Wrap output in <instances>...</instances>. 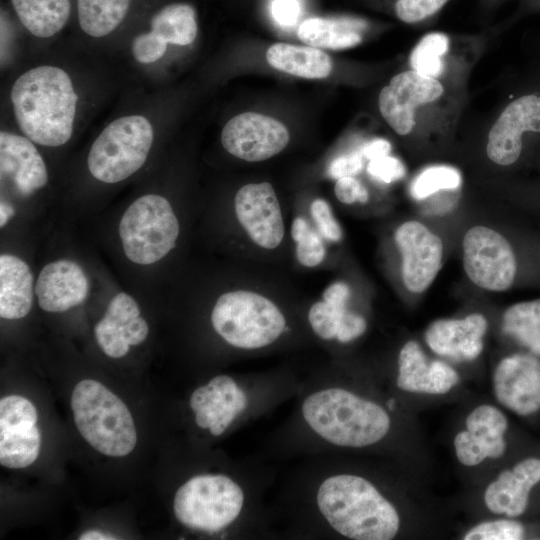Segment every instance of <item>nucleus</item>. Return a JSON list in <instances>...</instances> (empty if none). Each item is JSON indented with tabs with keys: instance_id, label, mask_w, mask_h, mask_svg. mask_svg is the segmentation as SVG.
I'll return each instance as SVG.
<instances>
[{
	"instance_id": "nucleus-24",
	"label": "nucleus",
	"mask_w": 540,
	"mask_h": 540,
	"mask_svg": "<svg viewBox=\"0 0 540 540\" xmlns=\"http://www.w3.org/2000/svg\"><path fill=\"white\" fill-rule=\"evenodd\" d=\"M28 264L17 256H0V316L20 319L31 310L35 292Z\"/></svg>"
},
{
	"instance_id": "nucleus-44",
	"label": "nucleus",
	"mask_w": 540,
	"mask_h": 540,
	"mask_svg": "<svg viewBox=\"0 0 540 540\" xmlns=\"http://www.w3.org/2000/svg\"><path fill=\"white\" fill-rule=\"evenodd\" d=\"M124 326L125 336L130 345L141 344L149 333V327L144 318L138 316L131 319Z\"/></svg>"
},
{
	"instance_id": "nucleus-23",
	"label": "nucleus",
	"mask_w": 540,
	"mask_h": 540,
	"mask_svg": "<svg viewBox=\"0 0 540 540\" xmlns=\"http://www.w3.org/2000/svg\"><path fill=\"white\" fill-rule=\"evenodd\" d=\"M369 28L370 22L356 15L314 16L300 23L297 36L308 46L339 50L361 43Z\"/></svg>"
},
{
	"instance_id": "nucleus-47",
	"label": "nucleus",
	"mask_w": 540,
	"mask_h": 540,
	"mask_svg": "<svg viewBox=\"0 0 540 540\" xmlns=\"http://www.w3.org/2000/svg\"><path fill=\"white\" fill-rule=\"evenodd\" d=\"M208 386L220 390L227 398H229L235 391L239 389L234 380L226 375H219L211 379Z\"/></svg>"
},
{
	"instance_id": "nucleus-35",
	"label": "nucleus",
	"mask_w": 540,
	"mask_h": 540,
	"mask_svg": "<svg viewBox=\"0 0 540 540\" xmlns=\"http://www.w3.org/2000/svg\"><path fill=\"white\" fill-rule=\"evenodd\" d=\"M95 337L102 351L111 358L124 357L131 346L125 336L124 326L118 325L105 316L94 328Z\"/></svg>"
},
{
	"instance_id": "nucleus-50",
	"label": "nucleus",
	"mask_w": 540,
	"mask_h": 540,
	"mask_svg": "<svg viewBox=\"0 0 540 540\" xmlns=\"http://www.w3.org/2000/svg\"><path fill=\"white\" fill-rule=\"evenodd\" d=\"M107 539H115V537L105 534L101 531H97V530L86 531L79 537V540H107Z\"/></svg>"
},
{
	"instance_id": "nucleus-25",
	"label": "nucleus",
	"mask_w": 540,
	"mask_h": 540,
	"mask_svg": "<svg viewBox=\"0 0 540 540\" xmlns=\"http://www.w3.org/2000/svg\"><path fill=\"white\" fill-rule=\"evenodd\" d=\"M266 60L277 70L307 79L326 78L333 67L330 56L323 50L288 43L271 45Z\"/></svg>"
},
{
	"instance_id": "nucleus-13",
	"label": "nucleus",
	"mask_w": 540,
	"mask_h": 540,
	"mask_svg": "<svg viewBox=\"0 0 540 540\" xmlns=\"http://www.w3.org/2000/svg\"><path fill=\"white\" fill-rule=\"evenodd\" d=\"M34 405L26 398L10 395L0 400V464L19 469L38 457L41 435Z\"/></svg>"
},
{
	"instance_id": "nucleus-29",
	"label": "nucleus",
	"mask_w": 540,
	"mask_h": 540,
	"mask_svg": "<svg viewBox=\"0 0 540 540\" xmlns=\"http://www.w3.org/2000/svg\"><path fill=\"white\" fill-rule=\"evenodd\" d=\"M151 30L167 43L191 44L198 32L196 11L187 3L169 4L153 16Z\"/></svg>"
},
{
	"instance_id": "nucleus-15",
	"label": "nucleus",
	"mask_w": 540,
	"mask_h": 540,
	"mask_svg": "<svg viewBox=\"0 0 540 540\" xmlns=\"http://www.w3.org/2000/svg\"><path fill=\"white\" fill-rule=\"evenodd\" d=\"M465 426L453 441L456 457L462 465L473 467L485 459H499L506 454L510 424L501 409L490 404L479 405L468 414Z\"/></svg>"
},
{
	"instance_id": "nucleus-6",
	"label": "nucleus",
	"mask_w": 540,
	"mask_h": 540,
	"mask_svg": "<svg viewBox=\"0 0 540 540\" xmlns=\"http://www.w3.org/2000/svg\"><path fill=\"white\" fill-rule=\"evenodd\" d=\"M179 232L171 204L157 194L137 198L119 223L124 254L139 265L153 264L165 257L175 247Z\"/></svg>"
},
{
	"instance_id": "nucleus-41",
	"label": "nucleus",
	"mask_w": 540,
	"mask_h": 540,
	"mask_svg": "<svg viewBox=\"0 0 540 540\" xmlns=\"http://www.w3.org/2000/svg\"><path fill=\"white\" fill-rule=\"evenodd\" d=\"M270 14L282 27L294 26L302 14L301 0H270Z\"/></svg>"
},
{
	"instance_id": "nucleus-14",
	"label": "nucleus",
	"mask_w": 540,
	"mask_h": 540,
	"mask_svg": "<svg viewBox=\"0 0 540 540\" xmlns=\"http://www.w3.org/2000/svg\"><path fill=\"white\" fill-rule=\"evenodd\" d=\"M290 139L280 121L255 112L241 113L230 119L221 133V143L233 156L249 161H263L281 152Z\"/></svg>"
},
{
	"instance_id": "nucleus-2",
	"label": "nucleus",
	"mask_w": 540,
	"mask_h": 540,
	"mask_svg": "<svg viewBox=\"0 0 540 540\" xmlns=\"http://www.w3.org/2000/svg\"><path fill=\"white\" fill-rule=\"evenodd\" d=\"M317 505L339 534L354 540H390L400 529L394 505L367 479L334 475L322 482Z\"/></svg>"
},
{
	"instance_id": "nucleus-12",
	"label": "nucleus",
	"mask_w": 540,
	"mask_h": 540,
	"mask_svg": "<svg viewBox=\"0 0 540 540\" xmlns=\"http://www.w3.org/2000/svg\"><path fill=\"white\" fill-rule=\"evenodd\" d=\"M443 93L444 88L436 78L406 70L394 75L381 89L379 111L397 134L407 135L415 126L417 108L435 102Z\"/></svg>"
},
{
	"instance_id": "nucleus-45",
	"label": "nucleus",
	"mask_w": 540,
	"mask_h": 540,
	"mask_svg": "<svg viewBox=\"0 0 540 540\" xmlns=\"http://www.w3.org/2000/svg\"><path fill=\"white\" fill-rule=\"evenodd\" d=\"M391 144L385 139H373L365 143L359 152L369 161L378 157L389 155Z\"/></svg>"
},
{
	"instance_id": "nucleus-27",
	"label": "nucleus",
	"mask_w": 540,
	"mask_h": 540,
	"mask_svg": "<svg viewBox=\"0 0 540 540\" xmlns=\"http://www.w3.org/2000/svg\"><path fill=\"white\" fill-rule=\"evenodd\" d=\"M502 331L528 353L540 357V299L508 307L503 314Z\"/></svg>"
},
{
	"instance_id": "nucleus-7",
	"label": "nucleus",
	"mask_w": 540,
	"mask_h": 540,
	"mask_svg": "<svg viewBox=\"0 0 540 540\" xmlns=\"http://www.w3.org/2000/svg\"><path fill=\"white\" fill-rule=\"evenodd\" d=\"M153 127L144 116L120 117L93 142L87 165L90 174L104 183L123 181L145 163L153 143Z\"/></svg>"
},
{
	"instance_id": "nucleus-38",
	"label": "nucleus",
	"mask_w": 540,
	"mask_h": 540,
	"mask_svg": "<svg viewBox=\"0 0 540 540\" xmlns=\"http://www.w3.org/2000/svg\"><path fill=\"white\" fill-rule=\"evenodd\" d=\"M104 316L118 325H125L140 316V308L129 294L120 292L111 299Z\"/></svg>"
},
{
	"instance_id": "nucleus-18",
	"label": "nucleus",
	"mask_w": 540,
	"mask_h": 540,
	"mask_svg": "<svg viewBox=\"0 0 540 540\" xmlns=\"http://www.w3.org/2000/svg\"><path fill=\"white\" fill-rule=\"evenodd\" d=\"M525 132L540 133V95H523L504 108L488 133V158L501 166L515 163Z\"/></svg>"
},
{
	"instance_id": "nucleus-5",
	"label": "nucleus",
	"mask_w": 540,
	"mask_h": 540,
	"mask_svg": "<svg viewBox=\"0 0 540 540\" xmlns=\"http://www.w3.org/2000/svg\"><path fill=\"white\" fill-rule=\"evenodd\" d=\"M211 322L228 344L242 349L273 343L286 326L284 315L271 300L248 290L222 294L212 309Z\"/></svg>"
},
{
	"instance_id": "nucleus-17",
	"label": "nucleus",
	"mask_w": 540,
	"mask_h": 540,
	"mask_svg": "<svg viewBox=\"0 0 540 540\" xmlns=\"http://www.w3.org/2000/svg\"><path fill=\"white\" fill-rule=\"evenodd\" d=\"M234 204L239 223L255 244L265 249H274L281 244L284 222L270 183H250L241 187Z\"/></svg>"
},
{
	"instance_id": "nucleus-16",
	"label": "nucleus",
	"mask_w": 540,
	"mask_h": 540,
	"mask_svg": "<svg viewBox=\"0 0 540 540\" xmlns=\"http://www.w3.org/2000/svg\"><path fill=\"white\" fill-rule=\"evenodd\" d=\"M402 254V279L412 293L424 292L441 267V239L418 221L401 224L394 235Z\"/></svg>"
},
{
	"instance_id": "nucleus-32",
	"label": "nucleus",
	"mask_w": 540,
	"mask_h": 540,
	"mask_svg": "<svg viewBox=\"0 0 540 540\" xmlns=\"http://www.w3.org/2000/svg\"><path fill=\"white\" fill-rule=\"evenodd\" d=\"M291 235L296 243V257L305 267H315L325 258L326 249L321 236L303 217H296L291 225Z\"/></svg>"
},
{
	"instance_id": "nucleus-20",
	"label": "nucleus",
	"mask_w": 540,
	"mask_h": 540,
	"mask_svg": "<svg viewBox=\"0 0 540 540\" xmlns=\"http://www.w3.org/2000/svg\"><path fill=\"white\" fill-rule=\"evenodd\" d=\"M487 320L479 313L462 319L434 321L425 332L429 348L436 354L456 361L476 359L483 350Z\"/></svg>"
},
{
	"instance_id": "nucleus-9",
	"label": "nucleus",
	"mask_w": 540,
	"mask_h": 540,
	"mask_svg": "<svg viewBox=\"0 0 540 540\" xmlns=\"http://www.w3.org/2000/svg\"><path fill=\"white\" fill-rule=\"evenodd\" d=\"M463 266L469 279L490 291H505L515 279L517 262L505 237L485 227L470 228L463 238Z\"/></svg>"
},
{
	"instance_id": "nucleus-33",
	"label": "nucleus",
	"mask_w": 540,
	"mask_h": 540,
	"mask_svg": "<svg viewBox=\"0 0 540 540\" xmlns=\"http://www.w3.org/2000/svg\"><path fill=\"white\" fill-rule=\"evenodd\" d=\"M461 184L460 172L451 166H431L420 172L411 184L415 199H424L439 190L456 189Z\"/></svg>"
},
{
	"instance_id": "nucleus-37",
	"label": "nucleus",
	"mask_w": 540,
	"mask_h": 540,
	"mask_svg": "<svg viewBox=\"0 0 540 540\" xmlns=\"http://www.w3.org/2000/svg\"><path fill=\"white\" fill-rule=\"evenodd\" d=\"M311 216L319 230L326 239L338 242L342 238V230L335 219L329 204L323 199H315L310 206Z\"/></svg>"
},
{
	"instance_id": "nucleus-36",
	"label": "nucleus",
	"mask_w": 540,
	"mask_h": 540,
	"mask_svg": "<svg viewBox=\"0 0 540 540\" xmlns=\"http://www.w3.org/2000/svg\"><path fill=\"white\" fill-rule=\"evenodd\" d=\"M167 42L152 30L138 35L132 42L131 50L134 58L142 64L159 60L167 49Z\"/></svg>"
},
{
	"instance_id": "nucleus-48",
	"label": "nucleus",
	"mask_w": 540,
	"mask_h": 540,
	"mask_svg": "<svg viewBox=\"0 0 540 540\" xmlns=\"http://www.w3.org/2000/svg\"><path fill=\"white\" fill-rule=\"evenodd\" d=\"M211 393L212 390L208 385L196 389L190 397L189 404L191 409L194 412L197 411L202 405L210 400Z\"/></svg>"
},
{
	"instance_id": "nucleus-28",
	"label": "nucleus",
	"mask_w": 540,
	"mask_h": 540,
	"mask_svg": "<svg viewBox=\"0 0 540 540\" xmlns=\"http://www.w3.org/2000/svg\"><path fill=\"white\" fill-rule=\"evenodd\" d=\"M350 289L344 282H335L327 287L323 300L314 303L308 312L311 328L324 340L336 338L341 320L346 311Z\"/></svg>"
},
{
	"instance_id": "nucleus-19",
	"label": "nucleus",
	"mask_w": 540,
	"mask_h": 540,
	"mask_svg": "<svg viewBox=\"0 0 540 540\" xmlns=\"http://www.w3.org/2000/svg\"><path fill=\"white\" fill-rule=\"evenodd\" d=\"M89 290L88 279L80 265L69 259H60L45 265L35 285L40 308L50 313L65 312L80 305Z\"/></svg>"
},
{
	"instance_id": "nucleus-46",
	"label": "nucleus",
	"mask_w": 540,
	"mask_h": 540,
	"mask_svg": "<svg viewBox=\"0 0 540 540\" xmlns=\"http://www.w3.org/2000/svg\"><path fill=\"white\" fill-rule=\"evenodd\" d=\"M219 419L218 406L208 401L195 411V422L202 429L209 428Z\"/></svg>"
},
{
	"instance_id": "nucleus-43",
	"label": "nucleus",
	"mask_w": 540,
	"mask_h": 540,
	"mask_svg": "<svg viewBox=\"0 0 540 540\" xmlns=\"http://www.w3.org/2000/svg\"><path fill=\"white\" fill-rule=\"evenodd\" d=\"M366 328V320L361 315L346 312L341 320L336 338L339 342L347 343L361 336Z\"/></svg>"
},
{
	"instance_id": "nucleus-49",
	"label": "nucleus",
	"mask_w": 540,
	"mask_h": 540,
	"mask_svg": "<svg viewBox=\"0 0 540 540\" xmlns=\"http://www.w3.org/2000/svg\"><path fill=\"white\" fill-rule=\"evenodd\" d=\"M14 215V208L8 202L2 201L0 204V226L4 227L9 219Z\"/></svg>"
},
{
	"instance_id": "nucleus-30",
	"label": "nucleus",
	"mask_w": 540,
	"mask_h": 540,
	"mask_svg": "<svg viewBox=\"0 0 540 540\" xmlns=\"http://www.w3.org/2000/svg\"><path fill=\"white\" fill-rule=\"evenodd\" d=\"M131 0H77L81 29L93 37L114 31L127 15Z\"/></svg>"
},
{
	"instance_id": "nucleus-1",
	"label": "nucleus",
	"mask_w": 540,
	"mask_h": 540,
	"mask_svg": "<svg viewBox=\"0 0 540 540\" xmlns=\"http://www.w3.org/2000/svg\"><path fill=\"white\" fill-rule=\"evenodd\" d=\"M20 130L34 143L57 147L73 133L77 95L69 75L55 66H39L20 75L11 93Z\"/></svg>"
},
{
	"instance_id": "nucleus-31",
	"label": "nucleus",
	"mask_w": 540,
	"mask_h": 540,
	"mask_svg": "<svg viewBox=\"0 0 540 540\" xmlns=\"http://www.w3.org/2000/svg\"><path fill=\"white\" fill-rule=\"evenodd\" d=\"M449 48V37L442 32L428 33L421 38L410 55L412 69L421 75L436 78L444 70L443 56Z\"/></svg>"
},
{
	"instance_id": "nucleus-40",
	"label": "nucleus",
	"mask_w": 540,
	"mask_h": 540,
	"mask_svg": "<svg viewBox=\"0 0 540 540\" xmlns=\"http://www.w3.org/2000/svg\"><path fill=\"white\" fill-rule=\"evenodd\" d=\"M334 192L337 199L345 204L366 203L369 199L366 187L353 176L337 179Z\"/></svg>"
},
{
	"instance_id": "nucleus-21",
	"label": "nucleus",
	"mask_w": 540,
	"mask_h": 540,
	"mask_svg": "<svg viewBox=\"0 0 540 540\" xmlns=\"http://www.w3.org/2000/svg\"><path fill=\"white\" fill-rule=\"evenodd\" d=\"M459 382L458 373L447 363L428 362L416 341H408L399 352L397 386L407 392L441 395Z\"/></svg>"
},
{
	"instance_id": "nucleus-39",
	"label": "nucleus",
	"mask_w": 540,
	"mask_h": 540,
	"mask_svg": "<svg viewBox=\"0 0 540 540\" xmlns=\"http://www.w3.org/2000/svg\"><path fill=\"white\" fill-rule=\"evenodd\" d=\"M367 171L372 177L385 183L397 181L406 173L404 164L398 158L389 155L370 160Z\"/></svg>"
},
{
	"instance_id": "nucleus-3",
	"label": "nucleus",
	"mask_w": 540,
	"mask_h": 540,
	"mask_svg": "<svg viewBox=\"0 0 540 540\" xmlns=\"http://www.w3.org/2000/svg\"><path fill=\"white\" fill-rule=\"evenodd\" d=\"M302 414L311 429L342 447H366L383 439L391 425L384 408L342 389L329 388L309 395Z\"/></svg>"
},
{
	"instance_id": "nucleus-42",
	"label": "nucleus",
	"mask_w": 540,
	"mask_h": 540,
	"mask_svg": "<svg viewBox=\"0 0 540 540\" xmlns=\"http://www.w3.org/2000/svg\"><path fill=\"white\" fill-rule=\"evenodd\" d=\"M363 159L364 157L359 151L339 156L331 162L328 175L334 179L354 176L362 170Z\"/></svg>"
},
{
	"instance_id": "nucleus-34",
	"label": "nucleus",
	"mask_w": 540,
	"mask_h": 540,
	"mask_svg": "<svg viewBox=\"0 0 540 540\" xmlns=\"http://www.w3.org/2000/svg\"><path fill=\"white\" fill-rule=\"evenodd\" d=\"M449 0H389L395 17L406 24H418L434 17Z\"/></svg>"
},
{
	"instance_id": "nucleus-4",
	"label": "nucleus",
	"mask_w": 540,
	"mask_h": 540,
	"mask_svg": "<svg viewBox=\"0 0 540 540\" xmlns=\"http://www.w3.org/2000/svg\"><path fill=\"white\" fill-rule=\"evenodd\" d=\"M71 408L78 431L98 452L122 457L134 449L137 433L131 413L100 382L86 379L76 384Z\"/></svg>"
},
{
	"instance_id": "nucleus-53",
	"label": "nucleus",
	"mask_w": 540,
	"mask_h": 540,
	"mask_svg": "<svg viewBox=\"0 0 540 540\" xmlns=\"http://www.w3.org/2000/svg\"><path fill=\"white\" fill-rule=\"evenodd\" d=\"M486 1L489 2V3H495V2H497L499 0H486Z\"/></svg>"
},
{
	"instance_id": "nucleus-10",
	"label": "nucleus",
	"mask_w": 540,
	"mask_h": 540,
	"mask_svg": "<svg viewBox=\"0 0 540 540\" xmlns=\"http://www.w3.org/2000/svg\"><path fill=\"white\" fill-rule=\"evenodd\" d=\"M489 511L510 518L540 514V451L525 452L484 491Z\"/></svg>"
},
{
	"instance_id": "nucleus-8",
	"label": "nucleus",
	"mask_w": 540,
	"mask_h": 540,
	"mask_svg": "<svg viewBox=\"0 0 540 540\" xmlns=\"http://www.w3.org/2000/svg\"><path fill=\"white\" fill-rule=\"evenodd\" d=\"M243 502V491L231 478L205 474L189 479L177 490L173 509L183 525L213 533L238 517Z\"/></svg>"
},
{
	"instance_id": "nucleus-22",
	"label": "nucleus",
	"mask_w": 540,
	"mask_h": 540,
	"mask_svg": "<svg viewBox=\"0 0 540 540\" xmlns=\"http://www.w3.org/2000/svg\"><path fill=\"white\" fill-rule=\"evenodd\" d=\"M0 168L24 196L34 193L48 182L45 162L27 137L0 133Z\"/></svg>"
},
{
	"instance_id": "nucleus-51",
	"label": "nucleus",
	"mask_w": 540,
	"mask_h": 540,
	"mask_svg": "<svg viewBox=\"0 0 540 540\" xmlns=\"http://www.w3.org/2000/svg\"><path fill=\"white\" fill-rule=\"evenodd\" d=\"M209 430L213 436H219L225 431V428L221 425L218 419L214 424L209 427Z\"/></svg>"
},
{
	"instance_id": "nucleus-11",
	"label": "nucleus",
	"mask_w": 540,
	"mask_h": 540,
	"mask_svg": "<svg viewBox=\"0 0 540 540\" xmlns=\"http://www.w3.org/2000/svg\"><path fill=\"white\" fill-rule=\"evenodd\" d=\"M496 400L519 417L540 416V357L519 352L502 358L492 376Z\"/></svg>"
},
{
	"instance_id": "nucleus-52",
	"label": "nucleus",
	"mask_w": 540,
	"mask_h": 540,
	"mask_svg": "<svg viewBox=\"0 0 540 540\" xmlns=\"http://www.w3.org/2000/svg\"><path fill=\"white\" fill-rule=\"evenodd\" d=\"M531 6H539L540 7V0H529Z\"/></svg>"
},
{
	"instance_id": "nucleus-26",
	"label": "nucleus",
	"mask_w": 540,
	"mask_h": 540,
	"mask_svg": "<svg viewBox=\"0 0 540 540\" xmlns=\"http://www.w3.org/2000/svg\"><path fill=\"white\" fill-rule=\"evenodd\" d=\"M23 26L34 36L51 37L67 23L69 0H11Z\"/></svg>"
}]
</instances>
